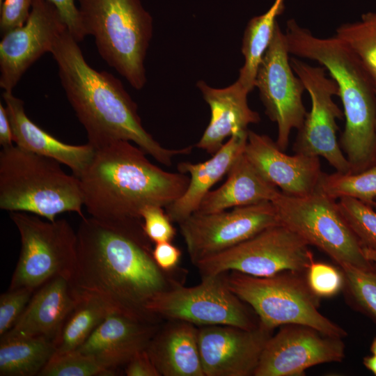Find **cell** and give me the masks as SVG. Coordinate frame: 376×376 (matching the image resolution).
<instances>
[{
  "label": "cell",
  "instance_id": "6da1fadb",
  "mask_svg": "<svg viewBox=\"0 0 376 376\" xmlns=\"http://www.w3.org/2000/svg\"><path fill=\"white\" fill-rule=\"evenodd\" d=\"M77 235V262L70 281L80 295L97 299L111 313L162 322L147 306L182 281L176 270L166 272L156 264L143 221L84 217Z\"/></svg>",
  "mask_w": 376,
  "mask_h": 376
},
{
  "label": "cell",
  "instance_id": "7a4b0ae2",
  "mask_svg": "<svg viewBox=\"0 0 376 376\" xmlns=\"http://www.w3.org/2000/svg\"><path fill=\"white\" fill-rule=\"evenodd\" d=\"M51 54L67 99L86 130L88 143L95 148L127 141L167 166L174 157L191 152L193 146L168 149L155 141L143 127L137 104L122 82L107 71L93 68L68 29Z\"/></svg>",
  "mask_w": 376,
  "mask_h": 376
},
{
  "label": "cell",
  "instance_id": "3957f363",
  "mask_svg": "<svg viewBox=\"0 0 376 376\" xmlns=\"http://www.w3.org/2000/svg\"><path fill=\"white\" fill-rule=\"evenodd\" d=\"M146 155L123 140L95 148L78 178L91 217L107 221H142L146 206L166 207L185 193L190 180L186 173L166 171Z\"/></svg>",
  "mask_w": 376,
  "mask_h": 376
},
{
  "label": "cell",
  "instance_id": "277c9868",
  "mask_svg": "<svg viewBox=\"0 0 376 376\" xmlns=\"http://www.w3.org/2000/svg\"><path fill=\"white\" fill-rule=\"evenodd\" d=\"M285 37L290 54L318 62L338 87L345 120L342 149L354 172L376 164V86L352 51L335 36L319 38L287 21Z\"/></svg>",
  "mask_w": 376,
  "mask_h": 376
},
{
  "label": "cell",
  "instance_id": "5b68a950",
  "mask_svg": "<svg viewBox=\"0 0 376 376\" xmlns=\"http://www.w3.org/2000/svg\"><path fill=\"white\" fill-rule=\"evenodd\" d=\"M83 196L77 177L67 174L58 161L17 146L0 151V208L24 212L49 221L63 212L81 218Z\"/></svg>",
  "mask_w": 376,
  "mask_h": 376
},
{
  "label": "cell",
  "instance_id": "8992f818",
  "mask_svg": "<svg viewBox=\"0 0 376 376\" xmlns=\"http://www.w3.org/2000/svg\"><path fill=\"white\" fill-rule=\"evenodd\" d=\"M86 36L99 54L135 89L146 83L145 59L152 17L140 0H77Z\"/></svg>",
  "mask_w": 376,
  "mask_h": 376
},
{
  "label": "cell",
  "instance_id": "52a82bcc",
  "mask_svg": "<svg viewBox=\"0 0 376 376\" xmlns=\"http://www.w3.org/2000/svg\"><path fill=\"white\" fill-rule=\"evenodd\" d=\"M229 288L250 306L260 323L271 329L286 324L312 327L334 337L347 333L318 311L319 297L300 274L283 272L269 276L225 272Z\"/></svg>",
  "mask_w": 376,
  "mask_h": 376
},
{
  "label": "cell",
  "instance_id": "ba28073f",
  "mask_svg": "<svg viewBox=\"0 0 376 376\" xmlns=\"http://www.w3.org/2000/svg\"><path fill=\"white\" fill-rule=\"evenodd\" d=\"M272 203L281 224L309 245L318 247L338 265H349L364 270L376 269L366 258L336 200L316 189L302 196L280 191Z\"/></svg>",
  "mask_w": 376,
  "mask_h": 376
},
{
  "label": "cell",
  "instance_id": "9c48e42d",
  "mask_svg": "<svg viewBox=\"0 0 376 376\" xmlns=\"http://www.w3.org/2000/svg\"><path fill=\"white\" fill-rule=\"evenodd\" d=\"M9 216L19 233L21 249L8 289L36 290L56 276L70 280L77 253V232L70 224L24 212Z\"/></svg>",
  "mask_w": 376,
  "mask_h": 376
},
{
  "label": "cell",
  "instance_id": "30bf717a",
  "mask_svg": "<svg viewBox=\"0 0 376 376\" xmlns=\"http://www.w3.org/2000/svg\"><path fill=\"white\" fill-rule=\"evenodd\" d=\"M308 246L299 235L280 224L194 265L201 276L231 271L260 277L283 272L302 274L314 260Z\"/></svg>",
  "mask_w": 376,
  "mask_h": 376
},
{
  "label": "cell",
  "instance_id": "8fae6325",
  "mask_svg": "<svg viewBox=\"0 0 376 376\" xmlns=\"http://www.w3.org/2000/svg\"><path fill=\"white\" fill-rule=\"evenodd\" d=\"M192 287L179 284L156 296L147 310L162 320H179L198 327L230 325L250 329L259 325L249 305L228 286L224 274L201 276Z\"/></svg>",
  "mask_w": 376,
  "mask_h": 376
},
{
  "label": "cell",
  "instance_id": "7c38bea8",
  "mask_svg": "<svg viewBox=\"0 0 376 376\" xmlns=\"http://www.w3.org/2000/svg\"><path fill=\"white\" fill-rule=\"evenodd\" d=\"M290 65L295 73L304 83L311 100V109L306 113L301 127L297 130L294 142L295 153L323 157L341 173H350V164L337 141L338 129L336 119L344 114L334 102L338 95L336 82L327 77L324 67L313 66L292 57Z\"/></svg>",
  "mask_w": 376,
  "mask_h": 376
},
{
  "label": "cell",
  "instance_id": "4fadbf2b",
  "mask_svg": "<svg viewBox=\"0 0 376 376\" xmlns=\"http://www.w3.org/2000/svg\"><path fill=\"white\" fill-rule=\"evenodd\" d=\"M289 54L285 34L277 23L258 65L255 87L266 115L277 125L276 143L283 151L288 147L291 131L301 127L307 113L302 102L306 88L292 68Z\"/></svg>",
  "mask_w": 376,
  "mask_h": 376
},
{
  "label": "cell",
  "instance_id": "5bb4252c",
  "mask_svg": "<svg viewBox=\"0 0 376 376\" xmlns=\"http://www.w3.org/2000/svg\"><path fill=\"white\" fill-rule=\"evenodd\" d=\"M280 224L274 205L264 202L213 213L194 212L179 226L195 265Z\"/></svg>",
  "mask_w": 376,
  "mask_h": 376
},
{
  "label": "cell",
  "instance_id": "9a60e30c",
  "mask_svg": "<svg viewBox=\"0 0 376 376\" xmlns=\"http://www.w3.org/2000/svg\"><path fill=\"white\" fill-rule=\"evenodd\" d=\"M341 338L307 326H281L267 342L253 376H303L315 365L345 358Z\"/></svg>",
  "mask_w": 376,
  "mask_h": 376
},
{
  "label": "cell",
  "instance_id": "2e32d148",
  "mask_svg": "<svg viewBox=\"0 0 376 376\" xmlns=\"http://www.w3.org/2000/svg\"><path fill=\"white\" fill-rule=\"evenodd\" d=\"M67 26L55 6L33 0L30 15L21 26L2 35L0 42V87L13 92L28 68L51 51Z\"/></svg>",
  "mask_w": 376,
  "mask_h": 376
},
{
  "label": "cell",
  "instance_id": "e0dca14e",
  "mask_svg": "<svg viewBox=\"0 0 376 376\" xmlns=\"http://www.w3.org/2000/svg\"><path fill=\"white\" fill-rule=\"evenodd\" d=\"M272 332L261 323L250 329L230 325L198 327L205 376L253 375Z\"/></svg>",
  "mask_w": 376,
  "mask_h": 376
},
{
  "label": "cell",
  "instance_id": "ac0fdd59",
  "mask_svg": "<svg viewBox=\"0 0 376 376\" xmlns=\"http://www.w3.org/2000/svg\"><path fill=\"white\" fill-rule=\"evenodd\" d=\"M244 155L258 171L287 195L314 191L322 174L319 157L286 155L269 136L248 130Z\"/></svg>",
  "mask_w": 376,
  "mask_h": 376
},
{
  "label": "cell",
  "instance_id": "d6986e66",
  "mask_svg": "<svg viewBox=\"0 0 376 376\" xmlns=\"http://www.w3.org/2000/svg\"><path fill=\"white\" fill-rule=\"evenodd\" d=\"M161 322L110 313L77 350L117 373L136 353L147 349Z\"/></svg>",
  "mask_w": 376,
  "mask_h": 376
},
{
  "label": "cell",
  "instance_id": "ffe728a7",
  "mask_svg": "<svg viewBox=\"0 0 376 376\" xmlns=\"http://www.w3.org/2000/svg\"><path fill=\"white\" fill-rule=\"evenodd\" d=\"M196 86L211 111L210 123L196 144L197 148L213 155L226 138L247 131L249 125L260 122L258 113L249 107V92L237 81L226 88H215L200 80Z\"/></svg>",
  "mask_w": 376,
  "mask_h": 376
},
{
  "label": "cell",
  "instance_id": "44dd1931",
  "mask_svg": "<svg viewBox=\"0 0 376 376\" xmlns=\"http://www.w3.org/2000/svg\"><path fill=\"white\" fill-rule=\"evenodd\" d=\"M2 97L15 145L58 161L69 167L72 174L79 178L91 162L95 148L88 142L83 145H71L59 141L29 118L24 102L13 92L3 91Z\"/></svg>",
  "mask_w": 376,
  "mask_h": 376
},
{
  "label": "cell",
  "instance_id": "7402d4cb",
  "mask_svg": "<svg viewBox=\"0 0 376 376\" xmlns=\"http://www.w3.org/2000/svg\"><path fill=\"white\" fill-rule=\"evenodd\" d=\"M248 130L232 135L210 159L204 162L178 164V172L189 173L190 180L185 193L165 207L172 222L179 224L196 212L210 188L228 173L236 159L244 152Z\"/></svg>",
  "mask_w": 376,
  "mask_h": 376
},
{
  "label": "cell",
  "instance_id": "603a6c76",
  "mask_svg": "<svg viewBox=\"0 0 376 376\" xmlns=\"http://www.w3.org/2000/svg\"><path fill=\"white\" fill-rule=\"evenodd\" d=\"M80 299V294L70 280L54 277L35 290L24 311L10 330L42 336L54 343L64 321Z\"/></svg>",
  "mask_w": 376,
  "mask_h": 376
},
{
  "label": "cell",
  "instance_id": "cb8c5ba5",
  "mask_svg": "<svg viewBox=\"0 0 376 376\" xmlns=\"http://www.w3.org/2000/svg\"><path fill=\"white\" fill-rule=\"evenodd\" d=\"M165 321L146 349L160 376H205L198 327L183 320Z\"/></svg>",
  "mask_w": 376,
  "mask_h": 376
},
{
  "label": "cell",
  "instance_id": "d4e9b609",
  "mask_svg": "<svg viewBox=\"0 0 376 376\" xmlns=\"http://www.w3.org/2000/svg\"><path fill=\"white\" fill-rule=\"evenodd\" d=\"M226 181L209 191L195 212L213 213L236 207L272 202L281 191L247 159L239 156L228 172Z\"/></svg>",
  "mask_w": 376,
  "mask_h": 376
},
{
  "label": "cell",
  "instance_id": "484cf974",
  "mask_svg": "<svg viewBox=\"0 0 376 376\" xmlns=\"http://www.w3.org/2000/svg\"><path fill=\"white\" fill-rule=\"evenodd\" d=\"M0 337L1 376L39 375L56 353L54 342L42 336L10 330Z\"/></svg>",
  "mask_w": 376,
  "mask_h": 376
},
{
  "label": "cell",
  "instance_id": "4316f807",
  "mask_svg": "<svg viewBox=\"0 0 376 376\" xmlns=\"http://www.w3.org/2000/svg\"><path fill=\"white\" fill-rule=\"evenodd\" d=\"M285 1L274 0L267 11L251 18L244 30L242 45L244 63L237 81L249 93L255 87L258 65L272 39L276 18L285 9Z\"/></svg>",
  "mask_w": 376,
  "mask_h": 376
},
{
  "label": "cell",
  "instance_id": "83f0119b",
  "mask_svg": "<svg viewBox=\"0 0 376 376\" xmlns=\"http://www.w3.org/2000/svg\"><path fill=\"white\" fill-rule=\"evenodd\" d=\"M110 313L97 299L81 295L54 341L56 353L78 349Z\"/></svg>",
  "mask_w": 376,
  "mask_h": 376
},
{
  "label": "cell",
  "instance_id": "f1b7e54d",
  "mask_svg": "<svg viewBox=\"0 0 376 376\" xmlns=\"http://www.w3.org/2000/svg\"><path fill=\"white\" fill-rule=\"evenodd\" d=\"M352 51L376 86V11L341 24L334 35Z\"/></svg>",
  "mask_w": 376,
  "mask_h": 376
},
{
  "label": "cell",
  "instance_id": "f546056e",
  "mask_svg": "<svg viewBox=\"0 0 376 376\" xmlns=\"http://www.w3.org/2000/svg\"><path fill=\"white\" fill-rule=\"evenodd\" d=\"M317 189L334 200L352 197L375 207L376 164L357 173H322Z\"/></svg>",
  "mask_w": 376,
  "mask_h": 376
},
{
  "label": "cell",
  "instance_id": "4dcf8cb0",
  "mask_svg": "<svg viewBox=\"0 0 376 376\" xmlns=\"http://www.w3.org/2000/svg\"><path fill=\"white\" fill-rule=\"evenodd\" d=\"M339 209L363 248L376 251V212L357 198L342 197Z\"/></svg>",
  "mask_w": 376,
  "mask_h": 376
},
{
  "label": "cell",
  "instance_id": "1f68e13d",
  "mask_svg": "<svg viewBox=\"0 0 376 376\" xmlns=\"http://www.w3.org/2000/svg\"><path fill=\"white\" fill-rule=\"evenodd\" d=\"M116 372L100 366L93 358L75 350L57 354L39 373V376H113Z\"/></svg>",
  "mask_w": 376,
  "mask_h": 376
},
{
  "label": "cell",
  "instance_id": "d6a6232c",
  "mask_svg": "<svg viewBox=\"0 0 376 376\" xmlns=\"http://www.w3.org/2000/svg\"><path fill=\"white\" fill-rule=\"evenodd\" d=\"M340 267L346 287L354 302L376 320V269L364 270L349 265Z\"/></svg>",
  "mask_w": 376,
  "mask_h": 376
},
{
  "label": "cell",
  "instance_id": "836d02e7",
  "mask_svg": "<svg viewBox=\"0 0 376 376\" xmlns=\"http://www.w3.org/2000/svg\"><path fill=\"white\" fill-rule=\"evenodd\" d=\"M306 273L310 289L319 298L336 295L345 282L342 270L324 263L312 261Z\"/></svg>",
  "mask_w": 376,
  "mask_h": 376
},
{
  "label": "cell",
  "instance_id": "e575fe53",
  "mask_svg": "<svg viewBox=\"0 0 376 376\" xmlns=\"http://www.w3.org/2000/svg\"><path fill=\"white\" fill-rule=\"evenodd\" d=\"M36 290L8 289L0 296V336L12 329L24 311Z\"/></svg>",
  "mask_w": 376,
  "mask_h": 376
},
{
  "label": "cell",
  "instance_id": "d590c367",
  "mask_svg": "<svg viewBox=\"0 0 376 376\" xmlns=\"http://www.w3.org/2000/svg\"><path fill=\"white\" fill-rule=\"evenodd\" d=\"M143 230L154 244L171 242L175 229L164 207L159 205L146 206L141 212Z\"/></svg>",
  "mask_w": 376,
  "mask_h": 376
},
{
  "label": "cell",
  "instance_id": "8d00e7d4",
  "mask_svg": "<svg viewBox=\"0 0 376 376\" xmlns=\"http://www.w3.org/2000/svg\"><path fill=\"white\" fill-rule=\"evenodd\" d=\"M33 0H3L0 5L1 35L21 26L26 22Z\"/></svg>",
  "mask_w": 376,
  "mask_h": 376
},
{
  "label": "cell",
  "instance_id": "74e56055",
  "mask_svg": "<svg viewBox=\"0 0 376 376\" xmlns=\"http://www.w3.org/2000/svg\"><path fill=\"white\" fill-rule=\"evenodd\" d=\"M53 4L58 11L67 29L73 38L81 42L86 36L84 30L76 0H47Z\"/></svg>",
  "mask_w": 376,
  "mask_h": 376
},
{
  "label": "cell",
  "instance_id": "f35d334b",
  "mask_svg": "<svg viewBox=\"0 0 376 376\" xmlns=\"http://www.w3.org/2000/svg\"><path fill=\"white\" fill-rule=\"evenodd\" d=\"M181 251L171 242L155 244L152 256L158 267L166 272L176 270L181 257Z\"/></svg>",
  "mask_w": 376,
  "mask_h": 376
},
{
  "label": "cell",
  "instance_id": "ab89813d",
  "mask_svg": "<svg viewBox=\"0 0 376 376\" xmlns=\"http://www.w3.org/2000/svg\"><path fill=\"white\" fill-rule=\"evenodd\" d=\"M127 376H160L146 350L136 353L125 366Z\"/></svg>",
  "mask_w": 376,
  "mask_h": 376
},
{
  "label": "cell",
  "instance_id": "60d3db41",
  "mask_svg": "<svg viewBox=\"0 0 376 376\" xmlns=\"http://www.w3.org/2000/svg\"><path fill=\"white\" fill-rule=\"evenodd\" d=\"M11 125L5 106L0 103V145L2 148L13 146Z\"/></svg>",
  "mask_w": 376,
  "mask_h": 376
},
{
  "label": "cell",
  "instance_id": "b9f144b4",
  "mask_svg": "<svg viewBox=\"0 0 376 376\" xmlns=\"http://www.w3.org/2000/svg\"><path fill=\"white\" fill-rule=\"evenodd\" d=\"M363 365L367 369L376 375V355L366 357L363 360Z\"/></svg>",
  "mask_w": 376,
  "mask_h": 376
},
{
  "label": "cell",
  "instance_id": "7bdbcfd3",
  "mask_svg": "<svg viewBox=\"0 0 376 376\" xmlns=\"http://www.w3.org/2000/svg\"><path fill=\"white\" fill-rule=\"evenodd\" d=\"M363 249V252L366 258L371 261L376 267V251L368 249Z\"/></svg>",
  "mask_w": 376,
  "mask_h": 376
},
{
  "label": "cell",
  "instance_id": "ee69618b",
  "mask_svg": "<svg viewBox=\"0 0 376 376\" xmlns=\"http://www.w3.org/2000/svg\"><path fill=\"white\" fill-rule=\"evenodd\" d=\"M370 351L373 354L376 355V338H375L372 342V344L370 346Z\"/></svg>",
  "mask_w": 376,
  "mask_h": 376
},
{
  "label": "cell",
  "instance_id": "f6af8a7d",
  "mask_svg": "<svg viewBox=\"0 0 376 376\" xmlns=\"http://www.w3.org/2000/svg\"><path fill=\"white\" fill-rule=\"evenodd\" d=\"M375 207H376V198L375 199Z\"/></svg>",
  "mask_w": 376,
  "mask_h": 376
}]
</instances>
